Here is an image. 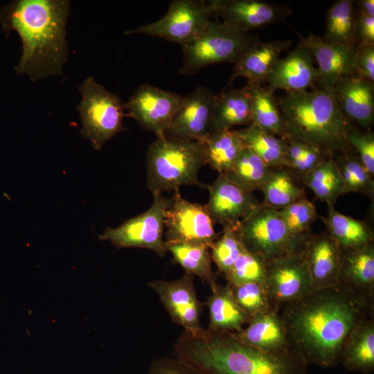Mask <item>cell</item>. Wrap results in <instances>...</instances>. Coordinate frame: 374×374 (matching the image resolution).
Masks as SVG:
<instances>
[{
  "mask_svg": "<svg viewBox=\"0 0 374 374\" xmlns=\"http://www.w3.org/2000/svg\"><path fill=\"white\" fill-rule=\"evenodd\" d=\"M373 304L337 285L285 304L280 316L292 348L308 365L329 368L341 363L348 335L361 320L373 315Z\"/></svg>",
  "mask_w": 374,
  "mask_h": 374,
  "instance_id": "obj_1",
  "label": "cell"
},
{
  "mask_svg": "<svg viewBox=\"0 0 374 374\" xmlns=\"http://www.w3.org/2000/svg\"><path fill=\"white\" fill-rule=\"evenodd\" d=\"M69 3L68 0H15L1 9L3 31L17 32L22 42L15 67L18 74L28 75L31 81L62 74L69 54Z\"/></svg>",
  "mask_w": 374,
  "mask_h": 374,
  "instance_id": "obj_2",
  "label": "cell"
},
{
  "mask_svg": "<svg viewBox=\"0 0 374 374\" xmlns=\"http://www.w3.org/2000/svg\"><path fill=\"white\" fill-rule=\"evenodd\" d=\"M174 352L199 374H306L308 366L294 350L265 352L241 342L233 332L208 328L198 336L183 331Z\"/></svg>",
  "mask_w": 374,
  "mask_h": 374,
  "instance_id": "obj_3",
  "label": "cell"
},
{
  "mask_svg": "<svg viewBox=\"0 0 374 374\" xmlns=\"http://www.w3.org/2000/svg\"><path fill=\"white\" fill-rule=\"evenodd\" d=\"M276 100L287 135L317 144L332 157L354 152L346 136L356 127L343 115L332 87L286 92Z\"/></svg>",
  "mask_w": 374,
  "mask_h": 374,
  "instance_id": "obj_4",
  "label": "cell"
},
{
  "mask_svg": "<svg viewBox=\"0 0 374 374\" xmlns=\"http://www.w3.org/2000/svg\"><path fill=\"white\" fill-rule=\"evenodd\" d=\"M206 164L203 142L166 136L157 138L146 154L148 188L156 195L175 191L185 185L202 187L198 174Z\"/></svg>",
  "mask_w": 374,
  "mask_h": 374,
  "instance_id": "obj_5",
  "label": "cell"
},
{
  "mask_svg": "<svg viewBox=\"0 0 374 374\" xmlns=\"http://www.w3.org/2000/svg\"><path fill=\"white\" fill-rule=\"evenodd\" d=\"M260 42L257 35L237 30L221 21L212 20L200 35L182 46L183 59L179 73L194 75L213 64H234Z\"/></svg>",
  "mask_w": 374,
  "mask_h": 374,
  "instance_id": "obj_6",
  "label": "cell"
},
{
  "mask_svg": "<svg viewBox=\"0 0 374 374\" xmlns=\"http://www.w3.org/2000/svg\"><path fill=\"white\" fill-rule=\"evenodd\" d=\"M235 229L245 248L265 262L300 253L305 244L290 233L278 210L262 202Z\"/></svg>",
  "mask_w": 374,
  "mask_h": 374,
  "instance_id": "obj_7",
  "label": "cell"
},
{
  "mask_svg": "<svg viewBox=\"0 0 374 374\" xmlns=\"http://www.w3.org/2000/svg\"><path fill=\"white\" fill-rule=\"evenodd\" d=\"M82 98L77 106L80 116V134L88 139L96 150L125 130L123 103L115 93L97 83L93 76L87 78L78 87Z\"/></svg>",
  "mask_w": 374,
  "mask_h": 374,
  "instance_id": "obj_8",
  "label": "cell"
},
{
  "mask_svg": "<svg viewBox=\"0 0 374 374\" xmlns=\"http://www.w3.org/2000/svg\"><path fill=\"white\" fill-rule=\"evenodd\" d=\"M213 15L208 1L173 0L161 18L125 30L124 34H145L177 43L182 47L204 31Z\"/></svg>",
  "mask_w": 374,
  "mask_h": 374,
  "instance_id": "obj_9",
  "label": "cell"
},
{
  "mask_svg": "<svg viewBox=\"0 0 374 374\" xmlns=\"http://www.w3.org/2000/svg\"><path fill=\"white\" fill-rule=\"evenodd\" d=\"M153 197V202L147 211L116 228L107 227L99 238L109 241L118 249L143 248L164 257L168 252L163 239L164 219L172 197L168 198L163 194Z\"/></svg>",
  "mask_w": 374,
  "mask_h": 374,
  "instance_id": "obj_10",
  "label": "cell"
},
{
  "mask_svg": "<svg viewBox=\"0 0 374 374\" xmlns=\"http://www.w3.org/2000/svg\"><path fill=\"white\" fill-rule=\"evenodd\" d=\"M205 204L183 198L175 190L164 219L165 242L204 244L209 248L218 238Z\"/></svg>",
  "mask_w": 374,
  "mask_h": 374,
  "instance_id": "obj_11",
  "label": "cell"
},
{
  "mask_svg": "<svg viewBox=\"0 0 374 374\" xmlns=\"http://www.w3.org/2000/svg\"><path fill=\"white\" fill-rule=\"evenodd\" d=\"M179 93L148 83L141 84L123 104L127 117L135 119L157 138L165 136L184 100Z\"/></svg>",
  "mask_w": 374,
  "mask_h": 374,
  "instance_id": "obj_12",
  "label": "cell"
},
{
  "mask_svg": "<svg viewBox=\"0 0 374 374\" xmlns=\"http://www.w3.org/2000/svg\"><path fill=\"white\" fill-rule=\"evenodd\" d=\"M175 323L182 327L184 332L193 336L204 331L200 323L203 311L202 303L196 294L194 276L185 274L175 280H155L148 283Z\"/></svg>",
  "mask_w": 374,
  "mask_h": 374,
  "instance_id": "obj_13",
  "label": "cell"
},
{
  "mask_svg": "<svg viewBox=\"0 0 374 374\" xmlns=\"http://www.w3.org/2000/svg\"><path fill=\"white\" fill-rule=\"evenodd\" d=\"M265 285L273 307L295 301L312 291V281L303 251L266 262Z\"/></svg>",
  "mask_w": 374,
  "mask_h": 374,
  "instance_id": "obj_14",
  "label": "cell"
},
{
  "mask_svg": "<svg viewBox=\"0 0 374 374\" xmlns=\"http://www.w3.org/2000/svg\"><path fill=\"white\" fill-rule=\"evenodd\" d=\"M213 15L234 29L249 31L285 21L292 14L287 6L259 0H211Z\"/></svg>",
  "mask_w": 374,
  "mask_h": 374,
  "instance_id": "obj_15",
  "label": "cell"
},
{
  "mask_svg": "<svg viewBox=\"0 0 374 374\" xmlns=\"http://www.w3.org/2000/svg\"><path fill=\"white\" fill-rule=\"evenodd\" d=\"M299 44L311 53L317 64L316 89L332 88L338 80L357 72V46L329 43L310 33L299 36Z\"/></svg>",
  "mask_w": 374,
  "mask_h": 374,
  "instance_id": "obj_16",
  "label": "cell"
},
{
  "mask_svg": "<svg viewBox=\"0 0 374 374\" xmlns=\"http://www.w3.org/2000/svg\"><path fill=\"white\" fill-rule=\"evenodd\" d=\"M206 188L209 195L206 209L214 223L223 227L236 228L261 203L253 193L239 186L225 174H219Z\"/></svg>",
  "mask_w": 374,
  "mask_h": 374,
  "instance_id": "obj_17",
  "label": "cell"
},
{
  "mask_svg": "<svg viewBox=\"0 0 374 374\" xmlns=\"http://www.w3.org/2000/svg\"><path fill=\"white\" fill-rule=\"evenodd\" d=\"M217 99L208 88L197 86L186 96L165 132L168 138L203 142L211 132L212 115Z\"/></svg>",
  "mask_w": 374,
  "mask_h": 374,
  "instance_id": "obj_18",
  "label": "cell"
},
{
  "mask_svg": "<svg viewBox=\"0 0 374 374\" xmlns=\"http://www.w3.org/2000/svg\"><path fill=\"white\" fill-rule=\"evenodd\" d=\"M332 89L346 118L357 128L371 131L374 124V83L356 73L341 78Z\"/></svg>",
  "mask_w": 374,
  "mask_h": 374,
  "instance_id": "obj_19",
  "label": "cell"
},
{
  "mask_svg": "<svg viewBox=\"0 0 374 374\" xmlns=\"http://www.w3.org/2000/svg\"><path fill=\"white\" fill-rule=\"evenodd\" d=\"M317 82V70L314 59L310 51L299 43L286 56L275 62L267 80L273 91L282 89L286 92L316 89Z\"/></svg>",
  "mask_w": 374,
  "mask_h": 374,
  "instance_id": "obj_20",
  "label": "cell"
},
{
  "mask_svg": "<svg viewBox=\"0 0 374 374\" xmlns=\"http://www.w3.org/2000/svg\"><path fill=\"white\" fill-rule=\"evenodd\" d=\"M312 281V291L338 285L340 273V249L324 231L312 234L303 250Z\"/></svg>",
  "mask_w": 374,
  "mask_h": 374,
  "instance_id": "obj_21",
  "label": "cell"
},
{
  "mask_svg": "<svg viewBox=\"0 0 374 374\" xmlns=\"http://www.w3.org/2000/svg\"><path fill=\"white\" fill-rule=\"evenodd\" d=\"M278 310L271 308L251 317L246 326L233 335L241 342L268 353L293 350Z\"/></svg>",
  "mask_w": 374,
  "mask_h": 374,
  "instance_id": "obj_22",
  "label": "cell"
},
{
  "mask_svg": "<svg viewBox=\"0 0 374 374\" xmlns=\"http://www.w3.org/2000/svg\"><path fill=\"white\" fill-rule=\"evenodd\" d=\"M338 285L374 302V243L357 249H340Z\"/></svg>",
  "mask_w": 374,
  "mask_h": 374,
  "instance_id": "obj_23",
  "label": "cell"
},
{
  "mask_svg": "<svg viewBox=\"0 0 374 374\" xmlns=\"http://www.w3.org/2000/svg\"><path fill=\"white\" fill-rule=\"evenodd\" d=\"M291 45V40L260 42L256 44L234 63L233 73L224 89L230 87L233 82L240 77L246 78L248 84H265L272 66L280 58L281 53L287 50Z\"/></svg>",
  "mask_w": 374,
  "mask_h": 374,
  "instance_id": "obj_24",
  "label": "cell"
},
{
  "mask_svg": "<svg viewBox=\"0 0 374 374\" xmlns=\"http://www.w3.org/2000/svg\"><path fill=\"white\" fill-rule=\"evenodd\" d=\"M341 363L352 372L374 371V318L370 315L357 323L348 335L341 350Z\"/></svg>",
  "mask_w": 374,
  "mask_h": 374,
  "instance_id": "obj_25",
  "label": "cell"
},
{
  "mask_svg": "<svg viewBox=\"0 0 374 374\" xmlns=\"http://www.w3.org/2000/svg\"><path fill=\"white\" fill-rule=\"evenodd\" d=\"M251 123V104L248 85L223 90L217 95L210 131L230 130L237 125Z\"/></svg>",
  "mask_w": 374,
  "mask_h": 374,
  "instance_id": "obj_26",
  "label": "cell"
},
{
  "mask_svg": "<svg viewBox=\"0 0 374 374\" xmlns=\"http://www.w3.org/2000/svg\"><path fill=\"white\" fill-rule=\"evenodd\" d=\"M211 292L205 303L208 310V329L229 332L240 331L249 318L237 303L230 285L217 283Z\"/></svg>",
  "mask_w": 374,
  "mask_h": 374,
  "instance_id": "obj_27",
  "label": "cell"
},
{
  "mask_svg": "<svg viewBox=\"0 0 374 374\" xmlns=\"http://www.w3.org/2000/svg\"><path fill=\"white\" fill-rule=\"evenodd\" d=\"M328 208L327 215L319 217L340 249H357L373 243V231L366 223L339 213L333 205H328Z\"/></svg>",
  "mask_w": 374,
  "mask_h": 374,
  "instance_id": "obj_28",
  "label": "cell"
},
{
  "mask_svg": "<svg viewBox=\"0 0 374 374\" xmlns=\"http://www.w3.org/2000/svg\"><path fill=\"white\" fill-rule=\"evenodd\" d=\"M175 261L186 274L199 277L212 290L217 284L212 269L210 248L204 244L184 242L166 243Z\"/></svg>",
  "mask_w": 374,
  "mask_h": 374,
  "instance_id": "obj_29",
  "label": "cell"
},
{
  "mask_svg": "<svg viewBox=\"0 0 374 374\" xmlns=\"http://www.w3.org/2000/svg\"><path fill=\"white\" fill-rule=\"evenodd\" d=\"M251 104V123L272 135L287 136L274 92L268 86L247 84Z\"/></svg>",
  "mask_w": 374,
  "mask_h": 374,
  "instance_id": "obj_30",
  "label": "cell"
},
{
  "mask_svg": "<svg viewBox=\"0 0 374 374\" xmlns=\"http://www.w3.org/2000/svg\"><path fill=\"white\" fill-rule=\"evenodd\" d=\"M244 146L271 168H287V145L285 138L269 134L250 123L236 130Z\"/></svg>",
  "mask_w": 374,
  "mask_h": 374,
  "instance_id": "obj_31",
  "label": "cell"
},
{
  "mask_svg": "<svg viewBox=\"0 0 374 374\" xmlns=\"http://www.w3.org/2000/svg\"><path fill=\"white\" fill-rule=\"evenodd\" d=\"M203 143L206 149V164L219 174L228 173L245 148L236 130L211 132Z\"/></svg>",
  "mask_w": 374,
  "mask_h": 374,
  "instance_id": "obj_32",
  "label": "cell"
},
{
  "mask_svg": "<svg viewBox=\"0 0 374 374\" xmlns=\"http://www.w3.org/2000/svg\"><path fill=\"white\" fill-rule=\"evenodd\" d=\"M317 199L327 205L335 206L338 198L346 193L345 185L339 170L333 159L323 161L301 179Z\"/></svg>",
  "mask_w": 374,
  "mask_h": 374,
  "instance_id": "obj_33",
  "label": "cell"
},
{
  "mask_svg": "<svg viewBox=\"0 0 374 374\" xmlns=\"http://www.w3.org/2000/svg\"><path fill=\"white\" fill-rule=\"evenodd\" d=\"M322 39L329 43L357 46L354 0H339L329 8Z\"/></svg>",
  "mask_w": 374,
  "mask_h": 374,
  "instance_id": "obj_34",
  "label": "cell"
},
{
  "mask_svg": "<svg viewBox=\"0 0 374 374\" xmlns=\"http://www.w3.org/2000/svg\"><path fill=\"white\" fill-rule=\"evenodd\" d=\"M260 190L262 203L276 210L305 197L303 188L296 184L294 175L286 168H273Z\"/></svg>",
  "mask_w": 374,
  "mask_h": 374,
  "instance_id": "obj_35",
  "label": "cell"
},
{
  "mask_svg": "<svg viewBox=\"0 0 374 374\" xmlns=\"http://www.w3.org/2000/svg\"><path fill=\"white\" fill-rule=\"evenodd\" d=\"M272 169L253 152L245 147L239 154L232 169L225 175L245 190L253 193L254 190H260Z\"/></svg>",
  "mask_w": 374,
  "mask_h": 374,
  "instance_id": "obj_36",
  "label": "cell"
},
{
  "mask_svg": "<svg viewBox=\"0 0 374 374\" xmlns=\"http://www.w3.org/2000/svg\"><path fill=\"white\" fill-rule=\"evenodd\" d=\"M344 181L346 193L353 192L367 195L373 199V177L364 166L355 152L333 157Z\"/></svg>",
  "mask_w": 374,
  "mask_h": 374,
  "instance_id": "obj_37",
  "label": "cell"
},
{
  "mask_svg": "<svg viewBox=\"0 0 374 374\" xmlns=\"http://www.w3.org/2000/svg\"><path fill=\"white\" fill-rule=\"evenodd\" d=\"M278 211L290 233L306 242L312 234V223L319 217L314 204L305 197Z\"/></svg>",
  "mask_w": 374,
  "mask_h": 374,
  "instance_id": "obj_38",
  "label": "cell"
},
{
  "mask_svg": "<svg viewBox=\"0 0 374 374\" xmlns=\"http://www.w3.org/2000/svg\"><path fill=\"white\" fill-rule=\"evenodd\" d=\"M244 248L235 228L223 227L220 236L210 247L212 261L218 272L224 276L228 274Z\"/></svg>",
  "mask_w": 374,
  "mask_h": 374,
  "instance_id": "obj_39",
  "label": "cell"
},
{
  "mask_svg": "<svg viewBox=\"0 0 374 374\" xmlns=\"http://www.w3.org/2000/svg\"><path fill=\"white\" fill-rule=\"evenodd\" d=\"M266 272V262L244 248L224 278L230 285L249 282L265 284Z\"/></svg>",
  "mask_w": 374,
  "mask_h": 374,
  "instance_id": "obj_40",
  "label": "cell"
},
{
  "mask_svg": "<svg viewBox=\"0 0 374 374\" xmlns=\"http://www.w3.org/2000/svg\"><path fill=\"white\" fill-rule=\"evenodd\" d=\"M230 286L237 303L249 319L259 312L274 308L265 284L249 282Z\"/></svg>",
  "mask_w": 374,
  "mask_h": 374,
  "instance_id": "obj_41",
  "label": "cell"
},
{
  "mask_svg": "<svg viewBox=\"0 0 374 374\" xmlns=\"http://www.w3.org/2000/svg\"><path fill=\"white\" fill-rule=\"evenodd\" d=\"M347 143L357 153V156L367 171L374 175V133L371 131H360L354 127L346 136Z\"/></svg>",
  "mask_w": 374,
  "mask_h": 374,
  "instance_id": "obj_42",
  "label": "cell"
},
{
  "mask_svg": "<svg viewBox=\"0 0 374 374\" xmlns=\"http://www.w3.org/2000/svg\"><path fill=\"white\" fill-rule=\"evenodd\" d=\"M330 157H332V155L326 150L317 144L302 140L301 163L296 177L301 181L308 172Z\"/></svg>",
  "mask_w": 374,
  "mask_h": 374,
  "instance_id": "obj_43",
  "label": "cell"
},
{
  "mask_svg": "<svg viewBox=\"0 0 374 374\" xmlns=\"http://www.w3.org/2000/svg\"><path fill=\"white\" fill-rule=\"evenodd\" d=\"M147 374H199L177 357H161L150 364Z\"/></svg>",
  "mask_w": 374,
  "mask_h": 374,
  "instance_id": "obj_44",
  "label": "cell"
},
{
  "mask_svg": "<svg viewBox=\"0 0 374 374\" xmlns=\"http://www.w3.org/2000/svg\"><path fill=\"white\" fill-rule=\"evenodd\" d=\"M357 72L362 78L374 82V45H357Z\"/></svg>",
  "mask_w": 374,
  "mask_h": 374,
  "instance_id": "obj_45",
  "label": "cell"
},
{
  "mask_svg": "<svg viewBox=\"0 0 374 374\" xmlns=\"http://www.w3.org/2000/svg\"><path fill=\"white\" fill-rule=\"evenodd\" d=\"M355 39L357 45H374V17L355 10Z\"/></svg>",
  "mask_w": 374,
  "mask_h": 374,
  "instance_id": "obj_46",
  "label": "cell"
},
{
  "mask_svg": "<svg viewBox=\"0 0 374 374\" xmlns=\"http://www.w3.org/2000/svg\"><path fill=\"white\" fill-rule=\"evenodd\" d=\"M355 8L357 12L374 17L373 0L355 1Z\"/></svg>",
  "mask_w": 374,
  "mask_h": 374,
  "instance_id": "obj_47",
  "label": "cell"
}]
</instances>
